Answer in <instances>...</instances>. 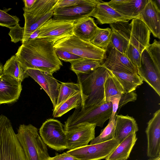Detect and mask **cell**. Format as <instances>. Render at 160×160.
Instances as JSON below:
<instances>
[{
	"label": "cell",
	"instance_id": "ffe728a7",
	"mask_svg": "<svg viewBox=\"0 0 160 160\" xmlns=\"http://www.w3.org/2000/svg\"><path fill=\"white\" fill-rule=\"evenodd\" d=\"M110 26L111 30L110 43L115 49L125 54L130 36V23L122 21L110 24Z\"/></svg>",
	"mask_w": 160,
	"mask_h": 160
},
{
	"label": "cell",
	"instance_id": "ba28073f",
	"mask_svg": "<svg viewBox=\"0 0 160 160\" xmlns=\"http://www.w3.org/2000/svg\"><path fill=\"white\" fill-rule=\"evenodd\" d=\"M39 133L43 142L56 151L67 149L66 136L63 125L58 120H47L41 127Z\"/></svg>",
	"mask_w": 160,
	"mask_h": 160
},
{
	"label": "cell",
	"instance_id": "ee69618b",
	"mask_svg": "<svg viewBox=\"0 0 160 160\" xmlns=\"http://www.w3.org/2000/svg\"><path fill=\"white\" fill-rule=\"evenodd\" d=\"M3 73V67L2 64H0V76Z\"/></svg>",
	"mask_w": 160,
	"mask_h": 160
},
{
	"label": "cell",
	"instance_id": "9a60e30c",
	"mask_svg": "<svg viewBox=\"0 0 160 160\" xmlns=\"http://www.w3.org/2000/svg\"><path fill=\"white\" fill-rule=\"evenodd\" d=\"M148 146L147 154L153 158L160 155V109L153 114L146 129Z\"/></svg>",
	"mask_w": 160,
	"mask_h": 160
},
{
	"label": "cell",
	"instance_id": "5b68a950",
	"mask_svg": "<svg viewBox=\"0 0 160 160\" xmlns=\"http://www.w3.org/2000/svg\"><path fill=\"white\" fill-rule=\"evenodd\" d=\"M111 102L103 101L89 108H83L80 105L75 110L65 122V131L79 123L86 122L94 124L96 126L103 127L104 122L109 119L112 113Z\"/></svg>",
	"mask_w": 160,
	"mask_h": 160
},
{
	"label": "cell",
	"instance_id": "f546056e",
	"mask_svg": "<svg viewBox=\"0 0 160 160\" xmlns=\"http://www.w3.org/2000/svg\"><path fill=\"white\" fill-rule=\"evenodd\" d=\"M82 102L81 92H79L64 101L53 109L52 116L54 118L60 117L71 109L78 108Z\"/></svg>",
	"mask_w": 160,
	"mask_h": 160
},
{
	"label": "cell",
	"instance_id": "d6a6232c",
	"mask_svg": "<svg viewBox=\"0 0 160 160\" xmlns=\"http://www.w3.org/2000/svg\"><path fill=\"white\" fill-rule=\"evenodd\" d=\"M116 118L108 122L107 125L101 130L100 134L92 140L90 145L98 144L111 140L114 138Z\"/></svg>",
	"mask_w": 160,
	"mask_h": 160
},
{
	"label": "cell",
	"instance_id": "8992f818",
	"mask_svg": "<svg viewBox=\"0 0 160 160\" xmlns=\"http://www.w3.org/2000/svg\"><path fill=\"white\" fill-rule=\"evenodd\" d=\"M16 134L27 160H45L50 157L36 127L30 124L20 125Z\"/></svg>",
	"mask_w": 160,
	"mask_h": 160
},
{
	"label": "cell",
	"instance_id": "f6af8a7d",
	"mask_svg": "<svg viewBox=\"0 0 160 160\" xmlns=\"http://www.w3.org/2000/svg\"><path fill=\"white\" fill-rule=\"evenodd\" d=\"M45 160H51L49 158V157L47 158Z\"/></svg>",
	"mask_w": 160,
	"mask_h": 160
},
{
	"label": "cell",
	"instance_id": "d590c367",
	"mask_svg": "<svg viewBox=\"0 0 160 160\" xmlns=\"http://www.w3.org/2000/svg\"><path fill=\"white\" fill-rule=\"evenodd\" d=\"M56 55L60 60L70 62L72 61L83 58L82 57L70 52L56 48Z\"/></svg>",
	"mask_w": 160,
	"mask_h": 160
},
{
	"label": "cell",
	"instance_id": "3957f363",
	"mask_svg": "<svg viewBox=\"0 0 160 160\" xmlns=\"http://www.w3.org/2000/svg\"><path fill=\"white\" fill-rule=\"evenodd\" d=\"M111 71L102 65L91 72L77 75L83 108L92 107L104 101V85Z\"/></svg>",
	"mask_w": 160,
	"mask_h": 160
},
{
	"label": "cell",
	"instance_id": "8d00e7d4",
	"mask_svg": "<svg viewBox=\"0 0 160 160\" xmlns=\"http://www.w3.org/2000/svg\"><path fill=\"white\" fill-rule=\"evenodd\" d=\"M137 94L134 91L124 93L120 97L118 109L120 110L128 102L135 101L137 99Z\"/></svg>",
	"mask_w": 160,
	"mask_h": 160
},
{
	"label": "cell",
	"instance_id": "4dcf8cb0",
	"mask_svg": "<svg viewBox=\"0 0 160 160\" xmlns=\"http://www.w3.org/2000/svg\"><path fill=\"white\" fill-rule=\"evenodd\" d=\"M79 92H80V88L78 83L61 82L55 108L64 101Z\"/></svg>",
	"mask_w": 160,
	"mask_h": 160
},
{
	"label": "cell",
	"instance_id": "5bb4252c",
	"mask_svg": "<svg viewBox=\"0 0 160 160\" xmlns=\"http://www.w3.org/2000/svg\"><path fill=\"white\" fill-rule=\"evenodd\" d=\"M25 71L28 76L37 82L48 94L54 109L56 105L60 83L52 74L33 69H28Z\"/></svg>",
	"mask_w": 160,
	"mask_h": 160
},
{
	"label": "cell",
	"instance_id": "f1b7e54d",
	"mask_svg": "<svg viewBox=\"0 0 160 160\" xmlns=\"http://www.w3.org/2000/svg\"><path fill=\"white\" fill-rule=\"evenodd\" d=\"M2 73L8 75L21 82L28 76L15 55L6 61L3 67Z\"/></svg>",
	"mask_w": 160,
	"mask_h": 160
},
{
	"label": "cell",
	"instance_id": "7a4b0ae2",
	"mask_svg": "<svg viewBox=\"0 0 160 160\" xmlns=\"http://www.w3.org/2000/svg\"><path fill=\"white\" fill-rule=\"evenodd\" d=\"M58 0H36L29 11L23 15L25 23L23 27L19 24L10 29L9 35L12 42H27L31 35L53 16Z\"/></svg>",
	"mask_w": 160,
	"mask_h": 160
},
{
	"label": "cell",
	"instance_id": "60d3db41",
	"mask_svg": "<svg viewBox=\"0 0 160 160\" xmlns=\"http://www.w3.org/2000/svg\"><path fill=\"white\" fill-rule=\"evenodd\" d=\"M23 1L24 4V7L23 8V9L24 12H25L31 9L36 0H24Z\"/></svg>",
	"mask_w": 160,
	"mask_h": 160
},
{
	"label": "cell",
	"instance_id": "d6986e66",
	"mask_svg": "<svg viewBox=\"0 0 160 160\" xmlns=\"http://www.w3.org/2000/svg\"><path fill=\"white\" fill-rule=\"evenodd\" d=\"M22 89L21 82L2 73L0 76V104L16 102L18 99Z\"/></svg>",
	"mask_w": 160,
	"mask_h": 160
},
{
	"label": "cell",
	"instance_id": "f35d334b",
	"mask_svg": "<svg viewBox=\"0 0 160 160\" xmlns=\"http://www.w3.org/2000/svg\"><path fill=\"white\" fill-rule=\"evenodd\" d=\"M120 98L115 99L111 101L112 105V114L109 119V122L116 118V113L118 109V103Z\"/></svg>",
	"mask_w": 160,
	"mask_h": 160
},
{
	"label": "cell",
	"instance_id": "83f0119b",
	"mask_svg": "<svg viewBox=\"0 0 160 160\" xmlns=\"http://www.w3.org/2000/svg\"><path fill=\"white\" fill-rule=\"evenodd\" d=\"M104 99L111 102L120 97L124 92L123 88L112 72L107 78L104 83Z\"/></svg>",
	"mask_w": 160,
	"mask_h": 160
},
{
	"label": "cell",
	"instance_id": "277c9868",
	"mask_svg": "<svg viewBox=\"0 0 160 160\" xmlns=\"http://www.w3.org/2000/svg\"><path fill=\"white\" fill-rule=\"evenodd\" d=\"M138 74L160 96V43L154 39L141 56Z\"/></svg>",
	"mask_w": 160,
	"mask_h": 160
},
{
	"label": "cell",
	"instance_id": "ab89813d",
	"mask_svg": "<svg viewBox=\"0 0 160 160\" xmlns=\"http://www.w3.org/2000/svg\"><path fill=\"white\" fill-rule=\"evenodd\" d=\"M9 121L5 116L0 115V138L2 132Z\"/></svg>",
	"mask_w": 160,
	"mask_h": 160
},
{
	"label": "cell",
	"instance_id": "4316f807",
	"mask_svg": "<svg viewBox=\"0 0 160 160\" xmlns=\"http://www.w3.org/2000/svg\"><path fill=\"white\" fill-rule=\"evenodd\" d=\"M103 60L82 58L70 62V69L76 75L89 73L102 64Z\"/></svg>",
	"mask_w": 160,
	"mask_h": 160
},
{
	"label": "cell",
	"instance_id": "74e56055",
	"mask_svg": "<svg viewBox=\"0 0 160 160\" xmlns=\"http://www.w3.org/2000/svg\"><path fill=\"white\" fill-rule=\"evenodd\" d=\"M49 158L51 160H79L67 152L61 154H57L53 157H50Z\"/></svg>",
	"mask_w": 160,
	"mask_h": 160
},
{
	"label": "cell",
	"instance_id": "30bf717a",
	"mask_svg": "<svg viewBox=\"0 0 160 160\" xmlns=\"http://www.w3.org/2000/svg\"><path fill=\"white\" fill-rule=\"evenodd\" d=\"M96 125L82 122L70 128L65 131L67 149H74L88 145L95 138Z\"/></svg>",
	"mask_w": 160,
	"mask_h": 160
},
{
	"label": "cell",
	"instance_id": "4fadbf2b",
	"mask_svg": "<svg viewBox=\"0 0 160 160\" xmlns=\"http://www.w3.org/2000/svg\"><path fill=\"white\" fill-rule=\"evenodd\" d=\"M19 141L10 120L0 138V160H18Z\"/></svg>",
	"mask_w": 160,
	"mask_h": 160
},
{
	"label": "cell",
	"instance_id": "836d02e7",
	"mask_svg": "<svg viewBox=\"0 0 160 160\" xmlns=\"http://www.w3.org/2000/svg\"><path fill=\"white\" fill-rule=\"evenodd\" d=\"M101 1L98 0H58L57 8L97 4Z\"/></svg>",
	"mask_w": 160,
	"mask_h": 160
},
{
	"label": "cell",
	"instance_id": "b9f144b4",
	"mask_svg": "<svg viewBox=\"0 0 160 160\" xmlns=\"http://www.w3.org/2000/svg\"><path fill=\"white\" fill-rule=\"evenodd\" d=\"M18 160H27L19 142L18 145Z\"/></svg>",
	"mask_w": 160,
	"mask_h": 160
},
{
	"label": "cell",
	"instance_id": "2e32d148",
	"mask_svg": "<svg viewBox=\"0 0 160 160\" xmlns=\"http://www.w3.org/2000/svg\"><path fill=\"white\" fill-rule=\"evenodd\" d=\"M130 36L128 46L138 51L141 54L149 44L151 32L144 23L140 19H132Z\"/></svg>",
	"mask_w": 160,
	"mask_h": 160
},
{
	"label": "cell",
	"instance_id": "8fae6325",
	"mask_svg": "<svg viewBox=\"0 0 160 160\" xmlns=\"http://www.w3.org/2000/svg\"><path fill=\"white\" fill-rule=\"evenodd\" d=\"M75 22L51 18L39 28L37 38H48L59 40L73 34Z\"/></svg>",
	"mask_w": 160,
	"mask_h": 160
},
{
	"label": "cell",
	"instance_id": "1f68e13d",
	"mask_svg": "<svg viewBox=\"0 0 160 160\" xmlns=\"http://www.w3.org/2000/svg\"><path fill=\"white\" fill-rule=\"evenodd\" d=\"M111 30L110 28H100L90 42L106 51L111 42Z\"/></svg>",
	"mask_w": 160,
	"mask_h": 160
},
{
	"label": "cell",
	"instance_id": "d4e9b609",
	"mask_svg": "<svg viewBox=\"0 0 160 160\" xmlns=\"http://www.w3.org/2000/svg\"><path fill=\"white\" fill-rule=\"evenodd\" d=\"M137 138L132 132L120 142L105 160H127Z\"/></svg>",
	"mask_w": 160,
	"mask_h": 160
},
{
	"label": "cell",
	"instance_id": "603a6c76",
	"mask_svg": "<svg viewBox=\"0 0 160 160\" xmlns=\"http://www.w3.org/2000/svg\"><path fill=\"white\" fill-rule=\"evenodd\" d=\"M100 28L93 18L86 17L74 22L73 34L82 40L90 42Z\"/></svg>",
	"mask_w": 160,
	"mask_h": 160
},
{
	"label": "cell",
	"instance_id": "cb8c5ba5",
	"mask_svg": "<svg viewBox=\"0 0 160 160\" xmlns=\"http://www.w3.org/2000/svg\"><path fill=\"white\" fill-rule=\"evenodd\" d=\"M138 130V124L135 119L127 115H116L114 138L119 143L132 132Z\"/></svg>",
	"mask_w": 160,
	"mask_h": 160
},
{
	"label": "cell",
	"instance_id": "ac0fdd59",
	"mask_svg": "<svg viewBox=\"0 0 160 160\" xmlns=\"http://www.w3.org/2000/svg\"><path fill=\"white\" fill-rule=\"evenodd\" d=\"M146 25L155 37L160 38V10L155 1L148 0L137 18Z\"/></svg>",
	"mask_w": 160,
	"mask_h": 160
},
{
	"label": "cell",
	"instance_id": "7c38bea8",
	"mask_svg": "<svg viewBox=\"0 0 160 160\" xmlns=\"http://www.w3.org/2000/svg\"><path fill=\"white\" fill-rule=\"evenodd\" d=\"M102 66L111 71L138 74L137 68L126 55L115 49L110 43L106 50Z\"/></svg>",
	"mask_w": 160,
	"mask_h": 160
},
{
	"label": "cell",
	"instance_id": "7402d4cb",
	"mask_svg": "<svg viewBox=\"0 0 160 160\" xmlns=\"http://www.w3.org/2000/svg\"><path fill=\"white\" fill-rule=\"evenodd\" d=\"M91 17L96 18L101 24H110L122 21L128 22L130 20L109 6L106 2L102 1L97 5Z\"/></svg>",
	"mask_w": 160,
	"mask_h": 160
},
{
	"label": "cell",
	"instance_id": "44dd1931",
	"mask_svg": "<svg viewBox=\"0 0 160 160\" xmlns=\"http://www.w3.org/2000/svg\"><path fill=\"white\" fill-rule=\"evenodd\" d=\"M148 0H112L106 2L110 7L130 20L137 18Z\"/></svg>",
	"mask_w": 160,
	"mask_h": 160
},
{
	"label": "cell",
	"instance_id": "52a82bcc",
	"mask_svg": "<svg viewBox=\"0 0 160 160\" xmlns=\"http://www.w3.org/2000/svg\"><path fill=\"white\" fill-rule=\"evenodd\" d=\"M55 49L64 50L83 58L103 60L106 51L91 43L83 41L73 34L61 38L55 42Z\"/></svg>",
	"mask_w": 160,
	"mask_h": 160
},
{
	"label": "cell",
	"instance_id": "e575fe53",
	"mask_svg": "<svg viewBox=\"0 0 160 160\" xmlns=\"http://www.w3.org/2000/svg\"><path fill=\"white\" fill-rule=\"evenodd\" d=\"M19 20L17 16L10 15L0 9V26L6 27L10 29L19 24Z\"/></svg>",
	"mask_w": 160,
	"mask_h": 160
},
{
	"label": "cell",
	"instance_id": "7bdbcfd3",
	"mask_svg": "<svg viewBox=\"0 0 160 160\" xmlns=\"http://www.w3.org/2000/svg\"><path fill=\"white\" fill-rule=\"evenodd\" d=\"M148 160H160V155L156 157L151 158Z\"/></svg>",
	"mask_w": 160,
	"mask_h": 160
},
{
	"label": "cell",
	"instance_id": "6da1fadb",
	"mask_svg": "<svg viewBox=\"0 0 160 160\" xmlns=\"http://www.w3.org/2000/svg\"><path fill=\"white\" fill-rule=\"evenodd\" d=\"M56 42L48 38L27 41L19 47L15 55L24 70L36 69L52 74L63 66L54 47Z\"/></svg>",
	"mask_w": 160,
	"mask_h": 160
},
{
	"label": "cell",
	"instance_id": "484cf974",
	"mask_svg": "<svg viewBox=\"0 0 160 160\" xmlns=\"http://www.w3.org/2000/svg\"><path fill=\"white\" fill-rule=\"evenodd\" d=\"M111 72L122 87L124 93L134 91L143 83V81L137 73Z\"/></svg>",
	"mask_w": 160,
	"mask_h": 160
},
{
	"label": "cell",
	"instance_id": "9c48e42d",
	"mask_svg": "<svg viewBox=\"0 0 160 160\" xmlns=\"http://www.w3.org/2000/svg\"><path fill=\"white\" fill-rule=\"evenodd\" d=\"M119 144L114 138L104 142L70 150L67 152L79 160H100L108 157Z\"/></svg>",
	"mask_w": 160,
	"mask_h": 160
},
{
	"label": "cell",
	"instance_id": "e0dca14e",
	"mask_svg": "<svg viewBox=\"0 0 160 160\" xmlns=\"http://www.w3.org/2000/svg\"><path fill=\"white\" fill-rule=\"evenodd\" d=\"M98 3L63 8H57L56 7L53 18L75 22L85 18L91 17Z\"/></svg>",
	"mask_w": 160,
	"mask_h": 160
}]
</instances>
